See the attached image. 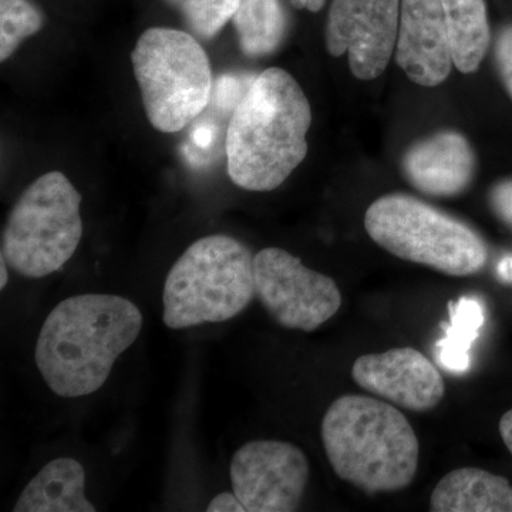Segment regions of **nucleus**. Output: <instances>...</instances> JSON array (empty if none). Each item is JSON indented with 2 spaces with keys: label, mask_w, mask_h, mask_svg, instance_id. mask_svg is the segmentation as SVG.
Returning a JSON list of instances; mask_svg holds the SVG:
<instances>
[{
  "label": "nucleus",
  "mask_w": 512,
  "mask_h": 512,
  "mask_svg": "<svg viewBox=\"0 0 512 512\" xmlns=\"http://www.w3.org/2000/svg\"><path fill=\"white\" fill-rule=\"evenodd\" d=\"M490 204L497 217L512 227V180L495 185L490 194Z\"/></svg>",
  "instance_id": "22"
},
{
  "label": "nucleus",
  "mask_w": 512,
  "mask_h": 512,
  "mask_svg": "<svg viewBox=\"0 0 512 512\" xmlns=\"http://www.w3.org/2000/svg\"><path fill=\"white\" fill-rule=\"evenodd\" d=\"M365 228L390 254L444 275H476L488 261L487 244L476 229L409 195H386L373 202Z\"/></svg>",
  "instance_id": "5"
},
{
  "label": "nucleus",
  "mask_w": 512,
  "mask_h": 512,
  "mask_svg": "<svg viewBox=\"0 0 512 512\" xmlns=\"http://www.w3.org/2000/svg\"><path fill=\"white\" fill-rule=\"evenodd\" d=\"M433 512H512V485L481 468L450 471L430 497Z\"/></svg>",
  "instance_id": "15"
},
{
  "label": "nucleus",
  "mask_w": 512,
  "mask_h": 512,
  "mask_svg": "<svg viewBox=\"0 0 512 512\" xmlns=\"http://www.w3.org/2000/svg\"><path fill=\"white\" fill-rule=\"evenodd\" d=\"M498 275L503 281L512 282V255L505 256L498 264Z\"/></svg>",
  "instance_id": "26"
},
{
  "label": "nucleus",
  "mask_w": 512,
  "mask_h": 512,
  "mask_svg": "<svg viewBox=\"0 0 512 512\" xmlns=\"http://www.w3.org/2000/svg\"><path fill=\"white\" fill-rule=\"evenodd\" d=\"M500 434L505 446H507L512 454V409L501 417Z\"/></svg>",
  "instance_id": "24"
},
{
  "label": "nucleus",
  "mask_w": 512,
  "mask_h": 512,
  "mask_svg": "<svg viewBox=\"0 0 512 512\" xmlns=\"http://www.w3.org/2000/svg\"><path fill=\"white\" fill-rule=\"evenodd\" d=\"M131 64L147 119L161 133L184 130L210 103V57L183 30L147 29L131 52Z\"/></svg>",
  "instance_id": "6"
},
{
  "label": "nucleus",
  "mask_w": 512,
  "mask_h": 512,
  "mask_svg": "<svg viewBox=\"0 0 512 512\" xmlns=\"http://www.w3.org/2000/svg\"><path fill=\"white\" fill-rule=\"evenodd\" d=\"M254 266L256 296L282 328L313 332L342 306L336 282L285 249H262L255 255Z\"/></svg>",
  "instance_id": "8"
},
{
  "label": "nucleus",
  "mask_w": 512,
  "mask_h": 512,
  "mask_svg": "<svg viewBox=\"0 0 512 512\" xmlns=\"http://www.w3.org/2000/svg\"><path fill=\"white\" fill-rule=\"evenodd\" d=\"M8 262H6L5 256L0 255V272H2V276H0V288L5 289L6 285H8L9 274H8Z\"/></svg>",
  "instance_id": "27"
},
{
  "label": "nucleus",
  "mask_w": 512,
  "mask_h": 512,
  "mask_svg": "<svg viewBox=\"0 0 512 512\" xmlns=\"http://www.w3.org/2000/svg\"><path fill=\"white\" fill-rule=\"evenodd\" d=\"M326 0H291L293 8L305 9L309 12H319L325 6Z\"/></svg>",
  "instance_id": "25"
},
{
  "label": "nucleus",
  "mask_w": 512,
  "mask_h": 512,
  "mask_svg": "<svg viewBox=\"0 0 512 512\" xmlns=\"http://www.w3.org/2000/svg\"><path fill=\"white\" fill-rule=\"evenodd\" d=\"M86 495V471L72 457L49 461L23 488L15 512H94Z\"/></svg>",
  "instance_id": "14"
},
{
  "label": "nucleus",
  "mask_w": 512,
  "mask_h": 512,
  "mask_svg": "<svg viewBox=\"0 0 512 512\" xmlns=\"http://www.w3.org/2000/svg\"><path fill=\"white\" fill-rule=\"evenodd\" d=\"M352 377L366 392L410 412H429L439 406L446 394L439 369L413 348L357 357Z\"/></svg>",
  "instance_id": "11"
},
{
  "label": "nucleus",
  "mask_w": 512,
  "mask_h": 512,
  "mask_svg": "<svg viewBox=\"0 0 512 512\" xmlns=\"http://www.w3.org/2000/svg\"><path fill=\"white\" fill-rule=\"evenodd\" d=\"M143 323L136 303L123 296L80 293L63 299L37 336V370L56 396L76 399L99 392Z\"/></svg>",
  "instance_id": "1"
},
{
  "label": "nucleus",
  "mask_w": 512,
  "mask_h": 512,
  "mask_svg": "<svg viewBox=\"0 0 512 512\" xmlns=\"http://www.w3.org/2000/svg\"><path fill=\"white\" fill-rule=\"evenodd\" d=\"M229 477L245 512H292L301 507L311 466L295 444L252 440L235 451Z\"/></svg>",
  "instance_id": "9"
},
{
  "label": "nucleus",
  "mask_w": 512,
  "mask_h": 512,
  "mask_svg": "<svg viewBox=\"0 0 512 512\" xmlns=\"http://www.w3.org/2000/svg\"><path fill=\"white\" fill-rule=\"evenodd\" d=\"M312 109L299 83L279 67L259 74L235 107L227 130L228 175L242 190L281 187L308 156Z\"/></svg>",
  "instance_id": "2"
},
{
  "label": "nucleus",
  "mask_w": 512,
  "mask_h": 512,
  "mask_svg": "<svg viewBox=\"0 0 512 512\" xmlns=\"http://www.w3.org/2000/svg\"><path fill=\"white\" fill-rule=\"evenodd\" d=\"M202 39H212L234 19L241 0H168Z\"/></svg>",
  "instance_id": "20"
},
{
  "label": "nucleus",
  "mask_w": 512,
  "mask_h": 512,
  "mask_svg": "<svg viewBox=\"0 0 512 512\" xmlns=\"http://www.w3.org/2000/svg\"><path fill=\"white\" fill-rule=\"evenodd\" d=\"M495 63L505 89L512 99V25L505 26L498 33L497 42H495Z\"/></svg>",
  "instance_id": "21"
},
{
  "label": "nucleus",
  "mask_w": 512,
  "mask_h": 512,
  "mask_svg": "<svg viewBox=\"0 0 512 512\" xmlns=\"http://www.w3.org/2000/svg\"><path fill=\"white\" fill-rule=\"evenodd\" d=\"M322 443L336 476L363 493H397L413 483L419 440L402 412L373 397L346 394L322 420Z\"/></svg>",
  "instance_id": "3"
},
{
  "label": "nucleus",
  "mask_w": 512,
  "mask_h": 512,
  "mask_svg": "<svg viewBox=\"0 0 512 512\" xmlns=\"http://www.w3.org/2000/svg\"><path fill=\"white\" fill-rule=\"evenodd\" d=\"M254 259L247 245L229 235L192 242L165 278L164 325L188 329L244 312L256 295Z\"/></svg>",
  "instance_id": "4"
},
{
  "label": "nucleus",
  "mask_w": 512,
  "mask_h": 512,
  "mask_svg": "<svg viewBox=\"0 0 512 512\" xmlns=\"http://www.w3.org/2000/svg\"><path fill=\"white\" fill-rule=\"evenodd\" d=\"M404 175L416 190L431 197H456L466 191L476 158L466 138L443 131L414 144L403 161Z\"/></svg>",
  "instance_id": "13"
},
{
  "label": "nucleus",
  "mask_w": 512,
  "mask_h": 512,
  "mask_svg": "<svg viewBox=\"0 0 512 512\" xmlns=\"http://www.w3.org/2000/svg\"><path fill=\"white\" fill-rule=\"evenodd\" d=\"M208 512H245L244 505L237 497V494L232 493H220L215 495L210 501L207 507Z\"/></svg>",
  "instance_id": "23"
},
{
  "label": "nucleus",
  "mask_w": 512,
  "mask_h": 512,
  "mask_svg": "<svg viewBox=\"0 0 512 512\" xmlns=\"http://www.w3.org/2000/svg\"><path fill=\"white\" fill-rule=\"evenodd\" d=\"M43 26L45 16L32 0H0V62L15 55Z\"/></svg>",
  "instance_id": "19"
},
{
  "label": "nucleus",
  "mask_w": 512,
  "mask_h": 512,
  "mask_svg": "<svg viewBox=\"0 0 512 512\" xmlns=\"http://www.w3.org/2000/svg\"><path fill=\"white\" fill-rule=\"evenodd\" d=\"M82 194L60 171L37 178L6 220L2 255L16 274L42 279L60 271L83 237Z\"/></svg>",
  "instance_id": "7"
},
{
  "label": "nucleus",
  "mask_w": 512,
  "mask_h": 512,
  "mask_svg": "<svg viewBox=\"0 0 512 512\" xmlns=\"http://www.w3.org/2000/svg\"><path fill=\"white\" fill-rule=\"evenodd\" d=\"M485 320L483 306L476 299L463 298L450 305V323L446 336L437 343V357L450 372H466L470 367V349Z\"/></svg>",
  "instance_id": "18"
},
{
  "label": "nucleus",
  "mask_w": 512,
  "mask_h": 512,
  "mask_svg": "<svg viewBox=\"0 0 512 512\" xmlns=\"http://www.w3.org/2000/svg\"><path fill=\"white\" fill-rule=\"evenodd\" d=\"M402 0H333L326 25L329 55L349 53L359 80H375L386 70L397 43Z\"/></svg>",
  "instance_id": "10"
},
{
  "label": "nucleus",
  "mask_w": 512,
  "mask_h": 512,
  "mask_svg": "<svg viewBox=\"0 0 512 512\" xmlns=\"http://www.w3.org/2000/svg\"><path fill=\"white\" fill-rule=\"evenodd\" d=\"M396 60L419 86L447 79L454 62L441 0H402Z\"/></svg>",
  "instance_id": "12"
},
{
  "label": "nucleus",
  "mask_w": 512,
  "mask_h": 512,
  "mask_svg": "<svg viewBox=\"0 0 512 512\" xmlns=\"http://www.w3.org/2000/svg\"><path fill=\"white\" fill-rule=\"evenodd\" d=\"M234 26L242 52L249 57H264L281 46L288 20L279 0H241Z\"/></svg>",
  "instance_id": "17"
},
{
  "label": "nucleus",
  "mask_w": 512,
  "mask_h": 512,
  "mask_svg": "<svg viewBox=\"0 0 512 512\" xmlns=\"http://www.w3.org/2000/svg\"><path fill=\"white\" fill-rule=\"evenodd\" d=\"M451 55L461 73L477 72L490 46L484 0H441Z\"/></svg>",
  "instance_id": "16"
}]
</instances>
